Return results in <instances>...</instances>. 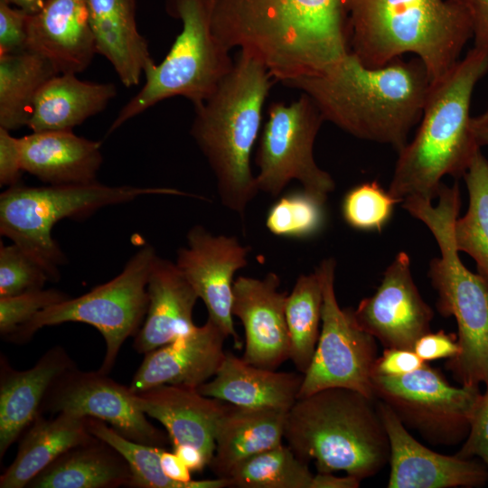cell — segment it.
<instances>
[{
	"label": "cell",
	"instance_id": "obj_18",
	"mask_svg": "<svg viewBox=\"0 0 488 488\" xmlns=\"http://www.w3.org/2000/svg\"><path fill=\"white\" fill-rule=\"evenodd\" d=\"M279 277H239L233 283L232 314L245 331L242 358L258 367L276 370L289 359L286 320L287 293L279 291Z\"/></svg>",
	"mask_w": 488,
	"mask_h": 488
},
{
	"label": "cell",
	"instance_id": "obj_43",
	"mask_svg": "<svg viewBox=\"0 0 488 488\" xmlns=\"http://www.w3.org/2000/svg\"><path fill=\"white\" fill-rule=\"evenodd\" d=\"M20 138L0 127V184L14 186L19 183L22 173Z\"/></svg>",
	"mask_w": 488,
	"mask_h": 488
},
{
	"label": "cell",
	"instance_id": "obj_50",
	"mask_svg": "<svg viewBox=\"0 0 488 488\" xmlns=\"http://www.w3.org/2000/svg\"><path fill=\"white\" fill-rule=\"evenodd\" d=\"M5 1H7L12 5H14L20 9H23V11L32 14H35L39 12L44 5V3L46 0H5Z\"/></svg>",
	"mask_w": 488,
	"mask_h": 488
},
{
	"label": "cell",
	"instance_id": "obj_19",
	"mask_svg": "<svg viewBox=\"0 0 488 488\" xmlns=\"http://www.w3.org/2000/svg\"><path fill=\"white\" fill-rule=\"evenodd\" d=\"M225 334L210 319L191 333L145 353L130 389L169 384L198 389L213 377L224 356Z\"/></svg>",
	"mask_w": 488,
	"mask_h": 488
},
{
	"label": "cell",
	"instance_id": "obj_12",
	"mask_svg": "<svg viewBox=\"0 0 488 488\" xmlns=\"http://www.w3.org/2000/svg\"><path fill=\"white\" fill-rule=\"evenodd\" d=\"M375 399L387 404L406 427L433 445L454 446L466 438L479 386H452L426 363L399 377L372 376Z\"/></svg>",
	"mask_w": 488,
	"mask_h": 488
},
{
	"label": "cell",
	"instance_id": "obj_2",
	"mask_svg": "<svg viewBox=\"0 0 488 488\" xmlns=\"http://www.w3.org/2000/svg\"><path fill=\"white\" fill-rule=\"evenodd\" d=\"M283 85L308 95L324 121L399 152L420 121L431 80L418 57L371 68L350 52L325 71Z\"/></svg>",
	"mask_w": 488,
	"mask_h": 488
},
{
	"label": "cell",
	"instance_id": "obj_39",
	"mask_svg": "<svg viewBox=\"0 0 488 488\" xmlns=\"http://www.w3.org/2000/svg\"><path fill=\"white\" fill-rule=\"evenodd\" d=\"M70 296L57 289H38L17 296L0 297V334L7 339L36 314Z\"/></svg>",
	"mask_w": 488,
	"mask_h": 488
},
{
	"label": "cell",
	"instance_id": "obj_23",
	"mask_svg": "<svg viewBox=\"0 0 488 488\" xmlns=\"http://www.w3.org/2000/svg\"><path fill=\"white\" fill-rule=\"evenodd\" d=\"M148 307L133 348L145 354L191 333L198 295L175 263L155 258L147 283Z\"/></svg>",
	"mask_w": 488,
	"mask_h": 488
},
{
	"label": "cell",
	"instance_id": "obj_37",
	"mask_svg": "<svg viewBox=\"0 0 488 488\" xmlns=\"http://www.w3.org/2000/svg\"><path fill=\"white\" fill-rule=\"evenodd\" d=\"M401 202L385 191L378 182H366L346 192L342 202V214L352 229L381 231L389 221L395 205Z\"/></svg>",
	"mask_w": 488,
	"mask_h": 488
},
{
	"label": "cell",
	"instance_id": "obj_30",
	"mask_svg": "<svg viewBox=\"0 0 488 488\" xmlns=\"http://www.w3.org/2000/svg\"><path fill=\"white\" fill-rule=\"evenodd\" d=\"M132 473L127 460L95 436L60 455L27 485L28 488L129 487Z\"/></svg>",
	"mask_w": 488,
	"mask_h": 488
},
{
	"label": "cell",
	"instance_id": "obj_21",
	"mask_svg": "<svg viewBox=\"0 0 488 488\" xmlns=\"http://www.w3.org/2000/svg\"><path fill=\"white\" fill-rule=\"evenodd\" d=\"M135 402L164 427L173 448L195 446L211 463L218 424L229 403L207 397L195 388L169 384L135 392Z\"/></svg>",
	"mask_w": 488,
	"mask_h": 488
},
{
	"label": "cell",
	"instance_id": "obj_33",
	"mask_svg": "<svg viewBox=\"0 0 488 488\" xmlns=\"http://www.w3.org/2000/svg\"><path fill=\"white\" fill-rule=\"evenodd\" d=\"M463 177L468 207L454 223V239L457 250L473 258L478 274L488 282V159L481 150Z\"/></svg>",
	"mask_w": 488,
	"mask_h": 488
},
{
	"label": "cell",
	"instance_id": "obj_42",
	"mask_svg": "<svg viewBox=\"0 0 488 488\" xmlns=\"http://www.w3.org/2000/svg\"><path fill=\"white\" fill-rule=\"evenodd\" d=\"M426 363L414 350L387 348L381 356H378L373 374L399 377L413 372Z\"/></svg>",
	"mask_w": 488,
	"mask_h": 488
},
{
	"label": "cell",
	"instance_id": "obj_6",
	"mask_svg": "<svg viewBox=\"0 0 488 488\" xmlns=\"http://www.w3.org/2000/svg\"><path fill=\"white\" fill-rule=\"evenodd\" d=\"M284 438L317 472H344L361 481L389 459V442L376 399L346 388L297 399L286 413Z\"/></svg>",
	"mask_w": 488,
	"mask_h": 488
},
{
	"label": "cell",
	"instance_id": "obj_32",
	"mask_svg": "<svg viewBox=\"0 0 488 488\" xmlns=\"http://www.w3.org/2000/svg\"><path fill=\"white\" fill-rule=\"evenodd\" d=\"M323 288L316 270L300 275L286 301L289 337V359L305 374L308 370L320 335Z\"/></svg>",
	"mask_w": 488,
	"mask_h": 488
},
{
	"label": "cell",
	"instance_id": "obj_10",
	"mask_svg": "<svg viewBox=\"0 0 488 488\" xmlns=\"http://www.w3.org/2000/svg\"><path fill=\"white\" fill-rule=\"evenodd\" d=\"M156 257L151 245L142 247L116 277L82 296L43 309L6 340L24 343L38 330L67 322L92 325L106 343L99 371L108 374L124 342L137 333L145 320L148 307L147 283Z\"/></svg>",
	"mask_w": 488,
	"mask_h": 488
},
{
	"label": "cell",
	"instance_id": "obj_14",
	"mask_svg": "<svg viewBox=\"0 0 488 488\" xmlns=\"http://www.w3.org/2000/svg\"><path fill=\"white\" fill-rule=\"evenodd\" d=\"M66 412L108 423L125 437L164 447L170 442L135 402V392L108 374L82 371L77 366L61 375L49 389L41 414Z\"/></svg>",
	"mask_w": 488,
	"mask_h": 488
},
{
	"label": "cell",
	"instance_id": "obj_8",
	"mask_svg": "<svg viewBox=\"0 0 488 488\" xmlns=\"http://www.w3.org/2000/svg\"><path fill=\"white\" fill-rule=\"evenodd\" d=\"M166 13L182 31L159 64L148 68L142 89L120 109L108 135L158 102L181 96L197 108L232 70L230 50L212 30V0H166Z\"/></svg>",
	"mask_w": 488,
	"mask_h": 488
},
{
	"label": "cell",
	"instance_id": "obj_24",
	"mask_svg": "<svg viewBox=\"0 0 488 488\" xmlns=\"http://www.w3.org/2000/svg\"><path fill=\"white\" fill-rule=\"evenodd\" d=\"M22 168L52 185L97 182L101 143L72 130L32 132L20 137Z\"/></svg>",
	"mask_w": 488,
	"mask_h": 488
},
{
	"label": "cell",
	"instance_id": "obj_49",
	"mask_svg": "<svg viewBox=\"0 0 488 488\" xmlns=\"http://www.w3.org/2000/svg\"><path fill=\"white\" fill-rule=\"evenodd\" d=\"M471 128L477 144L488 145V110L472 117Z\"/></svg>",
	"mask_w": 488,
	"mask_h": 488
},
{
	"label": "cell",
	"instance_id": "obj_27",
	"mask_svg": "<svg viewBox=\"0 0 488 488\" xmlns=\"http://www.w3.org/2000/svg\"><path fill=\"white\" fill-rule=\"evenodd\" d=\"M287 411L228 405L221 418L209 465L217 477L228 478L240 463L282 444Z\"/></svg>",
	"mask_w": 488,
	"mask_h": 488
},
{
	"label": "cell",
	"instance_id": "obj_29",
	"mask_svg": "<svg viewBox=\"0 0 488 488\" xmlns=\"http://www.w3.org/2000/svg\"><path fill=\"white\" fill-rule=\"evenodd\" d=\"M117 95L111 83L80 80L60 73L48 80L37 93L27 127L32 132L72 130L100 113Z\"/></svg>",
	"mask_w": 488,
	"mask_h": 488
},
{
	"label": "cell",
	"instance_id": "obj_44",
	"mask_svg": "<svg viewBox=\"0 0 488 488\" xmlns=\"http://www.w3.org/2000/svg\"><path fill=\"white\" fill-rule=\"evenodd\" d=\"M416 353L426 362L453 358L459 352L457 334L439 330L425 333L415 343Z\"/></svg>",
	"mask_w": 488,
	"mask_h": 488
},
{
	"label": "cell",
	"instance_id": "obj_40",
	"mask_svg": "<svg viewBox=\"0 0 488 488\" xmlns=\"http://www.w3.org/2000/svg\"><path fill=\"white\" fill-rule=\"evenodd\" d=\"M29 14L0 0V54L25 51Z\"/></svg>",
	"mask_w": 488,
	"mask_h": 488
},
{
	"label": "cell",
	"instance_id": "obj_25",
	"mask_svg": "<svg viewBox=\"0 0 488 488\" xmlns=\"http://www.w3.org/2000/svg\"><path fill=\"white\" fill-rule=\"evenodd\" d=\"M303 379L302 373L258 367L229 352L213 379L198 390L235 406L288 411L298 399Z\"/></svg>",
	"mask_w": 488,
	"mask_h": 488
},
{
	"label": "cell",
	"instance_id": "obj_28",
	"mask_svg": "<svg viewBox=\"0 0 488 488\" xmlns=\"http://www.w3.org/2000/svg\"><path fill=\"white\" fill-rule=\"evenodd\" d=\"M13 463L0 476V488H23L71 447L92 440L88 418L61 412L39 414L21 436Z\"/></svg>",
	"mask_w": 488,
	"mask_h": 488
},
{
	"label": "cell",
	"instance_id": "obj_4",
	"mask_svg": "<svg viewBox=\"0 0 488 488\" xmlns=\"http://www.w3.org/2000/svg\"><path fill=\"white\" fill-rule=\"evenodd\" d=\"M274 82L260 61L239 51L214 93L194 108L191 135L215 175L221 203L241 217L259 192L250 158Z\"/></svg>",
	"mask_w": 488,
	"mask_h": 488
},
{
	"label": "cell",
	"instance_id": "obj_7",
	"mask_svg": "<svg viewBox=\"0 0 488 488\" xmlns=\"http://www.w3.org/2000/svg\"><path fill=\"white\" fill-rule=\"evenodd\" d=\"M436 205L432 201L408 197L402 207L422 221L434 236L439 257L429 263L427 276L437 292L436 309L457 324L458 353L446 368L464 386L488 382V282L462 262L454 239L461 197L457 183H442Z\"/></svg>",
	"mask_w": 488,
	"mask_h": 488
},
{
	"label": "cell",
	"instance_id": "obj_17",
	"mask_svg": "<svg viewBox=\"0 0 488 488\" xmlns=\"http://www.w3.org/2000/svg\"><path fill=\"white\" fill-rule=\"evenodd\" d=\"M389 442V488L481 487L488 467L479 458L446 455L423 446L408 431L391 408L377 400Z\"/></svg>",
	"mask_w": 488,
	"mask_h": 488
},
{
	"label": "cell",
	"instance_id": "obj_5",
	"mask_svg": "<svg viewBox=\"0 0 488 488\" xmlns=\"http://www.w3.org/2000/svg\"><path fill=\"white\" fill-rule=\"evenodd\" d=\"M350 46L368 67L411 53L425 65L431 84L458 62L472 39L470 20L451 0H347Z\"/></svg>",
	"mask_w": 488,
	"mask_h": 488
},
{
	"label": "cell",
	"instance_id": "obj_45",
	"mask_svg": "<svg viewBox=\"0 0 488 488\" xmlns=\"http://www.w3.org/2000/svg\"><path fill=\"white\" fill-rule=\"evenodd\" d=\"M466 13L472 27L474 47L488 52V0H451Z\"/></svg>",
	"mask_w": 488,
	"mask_h": 488
},
{
	"label": "cell",
	"instance_id": "obj_1",
	"mask_svg": "<svg viewBox=\"0 0 488 488\" xmlns=\"http://www.w3.org/2000/svg\"><path fill=\"white\" fill-rule=\"evenodd\" d=\"M212 30L282 84L322 73L351 52L347 0H212Z\"/></svg>",
	"mask_w": 488,
	"mask_h": 488
},
{
	"label": "cell",
	"instance_id": "obj_3",
	"mask_svg": "<svg viewBox=\"0 0 488 488\" xmlns=\"http://www.w3.org/2000/svg\"><path fill=\"white\" fill-rule=\"evenodd\" d=\"M488 72V52L473 47L431 84L418 131L398 152L389 192L403 201L437 198L442 179L463 177L480 151L471 128L474 88Z\"/></svg>",
	"mask_w": 488,
	"mask_h": 488
},
{
	"label": "cell",
	"instance_id": "obj_36",
	"mask_svg": "<svg viewBox=\"0 0 488 488\" xmlns=\"http://www.w3.org/2000/svg\"><path fill=\"white\" fill-rule=\"evenodd\" d=\"M324 205L304 190L291 192L272 205L266 227L279 237L303 239L314 236L325 222Z\"/></svg>",
	"mask_w": 488,
	"mask_h": 488
},
{
	"label": "cell",
	"instance_id": "obj_16",
	"mask_svg": "<svg viewBox=\"0 0 488 488\" xmlns=\"http://www.w3.org/2000/svg\"><path fill=\"white\" fill-rule=\"evenodd\" d=\"M352 312L359 326L385 349L413 350L416 342L430 332L434 317L414 282L404 251L385 269L375 293L361 300Z\"/></svg>",
	"mask_w": 488,
	"mask_h": 488
},
{
	"label": "cell",
	"instance_id": "obj_15",
	"mask_svg": "<svg viewBox=\"0 0 488 488\" xmlns=\"http://www.w3.org/2000/svg\"><path fill=\"white\" fill-rule=\"evenodd\" d=\"M187 246L177 251L176 266L208 311V319L242 345L232 319L233 277L248 265L249 247L234 236L213 235L201 225L187 233Z\"/></svg>",
	"mask_w": 488,
	"mask_h": 488
},
{
	"label": "cell",
	"instance_id": "obj_35",
	"mask_svg": "<svg viewBox=\"0 0 488 488\" xmlns=\"http://www.w3.org/2000/svg\"><path fill=\"white\" fill-rule=\"evenodd\" d=\"M239 488H311L307 462L282 444L238 465L228 477Z\"/></svg>",
	"mask_w": 488,
	"mask_h": 488
},
{
	"label": "cell",
	"instance_id": "obj_48",
	"mask_svg": "<svg viewBox=\"0 0 488 488\" xmlns=\"http://www.w3.org/2000/svg\"><path fill=\"white\" fill-rule=\"evenodd\" d=\"M173 451L192 472H201L210 464L204 453L195 446L183 445L174 447Z\"/></svg>",
	"mask_w": 488,
	"mask_h": 488
},
{
	"label": "cell",
	"instance_id": "obj_20",
	"mask_svg": "<svg viewBox=\"0 0 488 488\" xmlns=\"http://www.w3.org/2000/svg\"><path fill=\"white\" fill-rule=\"evenodd\" d=\"M25 51L47 60L59 74L85 70L98 53L87 1L46 0L29 14Z\"/></svg>",
	"mask_w": 488,
	"mask_h": 488
},
{
	"label": "cell",
	"instance_id": "obj_26",
	"mask_svg": "<svg viewBox=\"0 0 488 488\" xmlns=\"http://www.w3.org/2000/svg\"><path fill=\"white\" fill-rule=\"evenodd\" d=\"M97 52L113 66L122 84L136 86L155 64L138 32L136 0H86Z\"/></svg>",
	"mask_w": 488,
	"mask_h": 488
},
{
	"label": "cell",
	"instance_id": "obj_13",
	"mask_svg": "<svg viewBox=\"0 0 488 488\" xmlns=\"http://www.w3.org/2000/svg\"><path fill=\"white\" fill-rule=\"evenodd\" d=\"M335 267V259L328 258L315 267L323 288L322 327L298 399L324 389L346 388L375 399L376 339L359 326L352 309L340 307L334 292Z\"/></svg>",
	"mask_w": 488,
	"mask_h": 488
},
{
	"label": "cell",
	"instance_id": "obj_38",
	"mask_svg": "<svg viewBox=\"0 0 488 488\" xmlns=\"http://www.w3.org/2000/svg\"><path fill=\"white\" fill-rule=\"evenodd\" d=\"M51 280L44 267L21 247H0V297L43 288Z\"/></svg>",
	"mask_w": 488,
	"mask_h": 488
},
{
	"label": "cell",
	"instance_id": "obj_9",
	"mask_svg": "<svg viewBox=\"0 0 488 488\" xmlns=\"http://www.w3.org/2000/svg\"><path fill=\"white\" fill-rule=\"evenodd\" d=\"M150 194H182L174 189L109 186L98 181L83 184L8 187L0 195V232L36 259L52 281L60 278L66 257L52 235L66 218H81L106 206Z\"/></svg>",
	"mask_w": 488,
	"mask_h": 488
},
{
	"label": "cell",
	"instance_id": "obj_11",
	"mask_svg": "<svg viewBox=\"0 0 488 488\" xmlns=\"http://www.w3.org/2000/svg\"><path fill=\"white\" fill-rule=\"evenodd\" d=\"M255 155L258 191L276 197L292 181L325 203L335 188L333 177L314 158V144L324 117L313 99L303 93L289 104L272 102Z\"/></svg>",
	"mask_w": 488,
	"mask_h": 488
},
{
	"label": "cell",
	"instance_id": "obj_34",
	"mask_svg": "<svg viewBox=\"0 0 488 488\" xmlns=\"http://www.w3.org/2000/svg\"><path fill=\"white\" fill-rule=\"evenodd\" d=\"M89 432L118 451L129 465L134 488H225L230 486L228 478L193 480L190 483L176 482L163 471L160 455L164 447L132 441L119 434L104 421L88 418Z\"/></svg>",
	"mask_w": 488,
	"mask_h": 488
},
{
	"label": "cell",
	"instance_id": "obj_41",
	"mask_svg": "<svg viewBox=\"0 0 488 488\" xmlns=\"http://www.w3.org/2000/svg\"><path fill=\"white\" fill-rule=\"evenodd\" d=\"M474 410L470 431L456 455L463 458L477 457L488 467V382Z\"/></svg>",
	"mask_w": 488,
	"mask_h": 488
},
{
	"label": "cell",
	"instance_id": "obj_31",
	"mask_svg": "<svg viewBox=\"0 0 488 488\" xmlns=\"http://www.w3.org/2000/svg\"><path fill=\"white\" fill-rule=\"evenodd\" d=\"M56 74L47 60L32 52L0 54V127H27L37 93Z\"/></svg>",
	"mask_w": 488,
	"mask_h": 488
},
{
	"label": "cell",
	"instance_id": "obj_47",
	"mask_svg": "<svg viewBox=\"0 0 488 488\" xmlns=\"http://www.w3.org/2000/svg\"><path fill=\"white\" fill-rule=\"evenodd\" d=\"M360 483L361 480L352 475L339 477L333 473L317 472L314 474L311 488H357Z\"/></svg>",
	"mask_w": 488,
	"mask_h": 488
},
{
	"label": "cell",
	"instance_id": "obj_46",
	"mask_svg": "<svg viewBox=\"0 0 488 488\" xmlns=\"http://www.w3.org/2000/svg\"><path fill=\"white\" fill-rule=\"evenodd\" d=\"M160 463L164 473L169 478L183 483L193 482L191 475L192 471L174 451L170 452L163 448Z\"/></svg>",
	"mask_w": 488,
	"mask_h": 488
},
{
	"label": "cell",
	"instance_id": "obj_22",
	"mask_svg": "<svg viewBox=\"0 0 488 488\" xmlns=\"http://www.w3.org/2000/svg\"><path fill=\"white\" fill-rule=\"evenodd\" d=\"M0 359V458L41 414L42 401L53 382L77 366L62 346H53L30 369L13 368Z\"/></svg>",
	"mask_w": 488,
	"mask_h": 488
}]
</instances>
